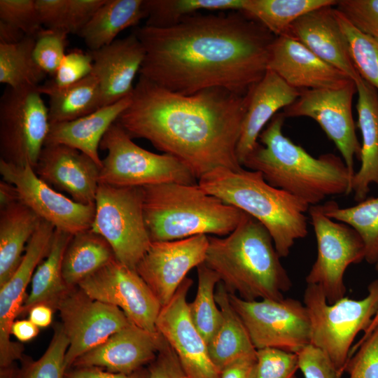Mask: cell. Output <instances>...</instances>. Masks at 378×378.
Wrapping results in <instances>:
<instances>
[{"label": "cell", "mask_w": 378, "mask_h": 378, "mask_svg": "<svg viewBox=\"0 0 378 378\" xmlns=\"http://www.w3.org/2000/svg\"><path fill=\"white\" fill-rule=\"evenodd\" d=\"M134 33L146 52L139 75L185 95L209 88L246 94L267 71L276 37L241 10L197 13Z\"/></svg>", "instance_id": "6da1fadb"}, {"label": "cell", "mask_w": 378, "mask_h": 378, "mask_svg": "<svg viewBox=\"0 0 378 378\" xmlns=\"http://www.w3.org/2000/svg\"><path fill=\"white\" fill-rule=\"evenodd\" d=\"M248 101L223 88L185 95L142 76L115 122L132 138L176 158L197 179L220 167L239 170L237 146Z\"/></svg>", "instance_id": "7a4b0ae2"}, {"label": "cell", "mask_w": 378, "mask_h": 378, "mask_svg": "<svg viewBox=\"0 0 378 378\" xmlns=\"http://www.w3.org/2000/svg\"><path fill=\"white\" fill-rule=\"evenodd\" d=\"M285 118L281 112L272 118L242 167L260 172L269 184L310 206L328 196L351 194L353 175L343 159L332 153L311 155L284 135Z\"/></svg>", "instance_id": "3957f363"}, {"label": "cell", "mask_w": 378, "mask_h": 378, "mask_svg": "<svg viewBox=\"0 0 378 378\" xmlns=\"http://www.w3.org/2000/svg\"><path fill=\"white\" fill-rule=\"evenodd\" d=\"M204 263L230 293L247 301L281 300L291 280L267 230L246 215L224 238L208 237Z\"/></svg>", "instance_id": "277c9868"}, {"label": "cell", "mask_w": 378, "mask_h": 378, "mask_svg": "<svg viewBox=\"0 0 378 378\" xmlns=\"http://www.w3.org/2000/svg\"><path fill=\"white\" fill-rule=\"evenodd\" d=\"M198 184L207 193L260 222L270 234L281 258L288 256L295 240L308 234L305 213L310 206L269 184L259 172L220 167L202 176Z\"/></svg>", "instance_id": "5b68a950"}, {"label": "cell", "mask_w": 378, "mask_h": 378, "mask_svg": "<svg viewBox=\"0 0 378 378\" xmlns=\"http://www.w3.org/2000/svg\"><path fill=\"white\" fill-rule=\"evenodd\" d=\"M143 191L144 217L151 241L208 234L227 236L247 215L198 183H162L144 187Z\"/></svg>", "instance_id": "8992f818"}, {"label": "cell", "mask_w": 378, "mask_h": 378, "mask_svg": "<svg viewBox=\"0 0 378 378\" xmlns=\"http://www.w3.org/2000/svg\"><path fill=\"white\" fill-rule=\"evenodd\" d=\"M361 300L344 296L328 304L321 288L307 284L303 303L311 321V344L320 349L342 377L357 335L368 329L378 310V279Z\"/></svg>", "instance_id": "52a82bcc"}, {"label": "cell", "mask_w": 378, "mask_h": 378, "mask_svg": "<svg viewBox=\"0 0 378 378\" xmlns=\"http://www.w3.org/2000/svg\"><path fill=\"white\" fill-rule=\"evenodd\" d=\"M99 148L107 152L102 160L99 183L128 188L197 183V178L179 160L140 147L116 122L104 134Z\"/></svg>", "instance_id": "ba28073f"}, {"label": "cell", "mask_w": 378, "mask_h": 378, "mask_svg": "<svg viewBox=\"0 0 378 378\" xmlns=\"http://www.w3.org/2000/svg\"><path fill=\"white\" fill-rule=\"evenodd\" d=\"M143 202V188L99 183L90 227L107 241L118 261L134 270L152 243Z\"/></svg>", "instance_id": "9c48e42d"}, {"label": "cell", "mask_w": 378, "mask_h": 378, "mask_svg": "<svg viewBox=\"0 0 378 378\" xmlns=\"http://www.w3.org/2000/svg\"><path fill=\"white\" fill-rule=\"evenodd\" d=\"M38 86L7 87L0 99L1 160L34 169L50 122Z\"/></svg>", "instance_id": "30bf717a"}, {"label": "cell", "mask_w": 378, "mask_h": 378, "mask_svg": "<svg viewBox=\"0 0 378 378\" xmlns=\"http://www.w3.org/2000/svg\"><path fill=\"white\" fill-rule=\"evenodd\" d=\"M229 298L257 350L274 348L298 353L311 343L310 318L299 300L247 301L230 293Z\"/></svg>", "instance_id": "8fae6325"}, {"label": "cell", "mask_w": 378, "mask_h": 378, "mask_svg": "<svg viewBox=\"0 0 378 378\" xmlns=\"http://www.w3.org/2000/svg\"><path fill=\"white\" fill-rule=\"evenodd\" d=\"M308 211L316 235L317 256L306 282L320 286L331 304L345 296V271L350 265L365 260V245L354 228L327 216L321 204L311 206Z\"/></svg>", "instance_id": "7c38bea8"}, {"label": "cell", "mask_w": 378, "mask_h": 378, "mask_svg": "<svg viewBox=\"0 0 378 378\" xmlns=\"http://www.w3.org/2000/svg\"><path fill=\"white\" fill-rule=\"evenodd\" d=\"M356 92L354 81L338 89L301 90L282 112L286 118L308 117L316 121L335 144L353 176L354 159H360L361 149L352 114Z\"/></svg>", "instance_id": "4fadbf2b"}, {"label": "cell", "mask_w": 378, "mask_h": 378, "mask_svg": "<svg viewBox=\"0 0 378 378\" xmlns=\"http://www.w3.org/2000/svg\"><path fill=\"white\" fill-rule=\"evenodd\" d=\"M57 309L69 340L66 370L81 355L132 323L121 309L92 299L78 286L69 290Z\"/></svg>", "instance_id": "5bb4252c"}, {"label": "cell", "mask_w": 378, "mask_h": 378, "mask_svg": "<svg viewBox=\"0 0 378 378\" xmlns=\"http://www.w3.org/2000/svg\"><path fill=\"white\" fill-rule=\"evenodd\" d=\"M78 287L92 299L121 309L135 326L158 332L156 321L162 304L136 270L115 259Z\"/></svg>", "instance_id": "9a60e30c"}, {"label": "cell", "mask_w": 378, "mask_h": 378, "mask_svg": "<svg viewBox=\"0 0 378 378\" xmlns=\"http://www.w3.org/2000/svg\"><path fill=\"white\" fill-rule=\"evenodd\" d=\"M2 180L14 186L19 200L42 220L72 235L90 229L94 216V204L75 202L55 190L29 166H17L0 159Z\"/></svg>", "instance_id": "2e32d148"}, {"label": "cell", "mask_w": 378, "mask_h": 378, "mask_svg": "<svg viewBox=\"0 0 378 378\" xmlns=\"http://www.w3.org/2000/svg\"><path fill=\"white\" fill-rule=\"evenodd\" d=\"M208 245L205 234L152 241L135 270L162 307L171 300L189 271L204 262Z\"/></svg>", "instance_id": "e0dca14e"}, {"label": "cell", "mask_w": 378, "mask_h": 378, "mask_svg": "<svg viewBox=\"0 0 378 378\" xmlns=\"http://www.w3.org/2000/svg\"><path fill=\"white\" fill-rule=\"evenodd\" d=\"M192 280L186 278L171 300L162 307L156 321L157 331L176 354L190 378H220L206 341L194 325L187 295Z\"/></svg>", "instance_id": "ac0fdd59"}, {"label": "cell", "mask_w": 378, "mask_h": 378, "mask_svg": "<svg viewBox=\"0 0 378 378\" xmlns=\"http://www.w3.org/2000/svg\"><path fill=\"white\" fill-rule=\"evenodd\" d=\"M55 230L52 224L41 220L27 245L19 266L10 279L0 286L1 368L12 365L22 357V347L10 340L11 326L20 314L25 290L35 270L49 251Z\"/></svg>", "instance_id": "d6986e66"}, {"label": "cell", "mask_w": 378, "mask_h": 378, "mask_svg": "<svg viewBox=\"0 0 378 378\" xmlns=\"http://www.w3.org/2000/svg\"><path fill=\"white\" fill-rule=\"evenodd\" d=\"M101 167L82 152L64 145H45L34 169L47 184L76 202L94 204Z\"/></svg>", "instance_id": "ffe728a7"}, {"label": "cell", "mask_w": 378, "mask_h": 378, "mask_svg": "<svg viewBox=\"0 0 378 378\" xmlns=\"http://www.w3.org/2000/svg\"><path fill=\"white\" fill-rule=\"evenodd\" d=\"M267 69L300 90L338 89L353 81L302 43L288 36L275 37L270 49Z\"/></svg>", "instance_id": "44dd1931"}, {"label": "cell", "mask_w": 378, "mask_h": 378, "mask_svg": "<svg viewBox=\"0 0 378 378\" xmlns=\"http://www.w3.org/2000/svg\"><path fill=\"white\" fill-rule=\"evenodd\" d=\"M165 341L158 332H150L131 323L81 355L72 367H97L130 374L153 362Z\"/></svg>", "instance_id": "7402d4cb"}, {"label": "cell", "mask_w": 378, "mask_h": 378, "mask_svg": "<svg viewBox=\"0 0 378 378\" xmlns=\"http://www.w3.org/2000/svg\"><path fill=\"white\" fill-rule=\"evenodd\" d=\"M88 52L93 60L92 74L100 87L102 107L131 96L134 78L139 73L146 55L134 33Z\"/></svg>", "instance_id": "603a6c76"}, {"label": "cell", "mask_w": 378, "mask_h": 378, "mask_svg": "<svg viewBox=\"0 0 378 378\" xmlns=\"http://www.w3.org/2000/svg\"><path fill=\"white\" fill-rule=\"evenodd\" d=\"M305 46L319 58L356 82L359 76L335 6L310 11L297 19L287 35Z\"/></svg>", "instance_id": "cb8c5ba5"}, {"label": "cell", "mask_w": 378, "mask_h": 378, "mask_svg": "<svg viewBox=\"0 0 378 378\" xmlns=\"http://www.w3.org/2000/svg\"><path fill=\"white\" fill-rule=\"evenodd\" d=\"M300 91L288 85L270 69L250 89L236 149L237 157L241 166L245 158L258 144V139L265 125L279 109H284L295 102Z\"/></svg>", "instance_id": "d4e9b609"}, {"label": "cell", "mask_w": 378, "mask_h": 378, "mask_svg": "<svg viewBox=\"0 0 378 378\" xmlns=\"http://www.w3.org/2000/svg\"><path fill=\"white\" fill-rule=\"evenodd\" d=\"M131 96L79 118L50 124L45 145L71 147L87 155L101 167L99 148L102 138L128 107Z\"/></svg>", "instance_id": "484cf974"}, {"label": "cell", "mask_w": 378, "mask_h": 378, "mask_svg": "<svg viewBox=\"0 0 378 378\" xmlns=\"http://www.w3.org/2000/svg\"><path fill=\"white\" fill-rule=\"evenodd\" d=\"M358 93L357 126L362 136L360 167L351 182L356 201L366 199L372 184L378 187V92L360 77L356 82Z\"/></svg>", "instance_id": "4316f807"}, {"label": "cell", "mask_w": 378, "mask_h": 378, "mask_svg": "<svg viewBox=\"0 0 378 378\" xmlns=\"http://www.w3.org/2000/svg\"><path fill=\"white\" fill-rule=\"evenodd\" d=\"M42 219L18 200L0 207V286L19 266L27 245Z\"/></svg>", "instance_id": "83f0119b"}, {"label": "cell", "mask_w": 378, "mask_h": 378, "mask_svg": "<svg viewBox=\"0 0 378 378\" xmlns=\"http://www.w3.org/2000/svg\"><path fill=\"white\" fill-rule=\"evenodd\" d=\"M215 296L221 311L222 321L207 346L213 363L221 372L240 358L255 356L257 349L230 302L227 290L220 281L216 286Z\"/></svg>", "instance_id": "f1b7e54d"}, {"label": "cell", "mask_w": 378, "mask_h": 378, "mask_svg": "<svg viewBox=\"0 0 378 378\" xmlns=\"http://www.w3.org/2000/svg\"><path fill=\"white\" fill-rule=\"evenodd\" d=\"M71 237L72 234L55 229L49 251L34 273L30 293L20 314L41 304L57 309L59 302L71 289L64 279L62 261Z\"/></svg>", "instance_id": "f546056e"}, {"label": "cell", "mask_w": 378, "mask_h": 378, "mask_svg": "<svg viewBox=\"0 0 378 378\" xmlns=\"http://www.w3.org/2000/svg\"><path fill=\"white\" fill-rule=\"evenodd\" d=\"M38 90L49 97L50 124L73 120L102 107L99 84L92 74L64 87L57 86L50 80L38 85Z\"/></svg>", "instance_id": "4dcf8cb0"}, {"label": "cell", "mask_w": 378, "mask_h": 378, "mask_svg": "<svg viewBox=\"0 0 378 378\" xmlns=\"http://www.w3.org/2000/svg\"><path fill=\"white\" fill-rule=\"evenodd\" d=\"M146 18L144 0H106L78 36L89 50L111 44L124 29Z\"/></svg>", "instance_id": "1f68e13d"}, {"label": "cell", "mask_w": 378, "mask_h": 378, "mask_svg": "<svg viewBox=\"0 0 378 378\" xmlns=\"http://www.w3.org/2000/svg\"><path fill=\"white\" fill-rule=\"evenodd\" d=\"M115 258L107 241L90 228L74 235L66 248L62 274L70 288L78 284Z\"/></svg>", "instance_id": "d6a6232c"}, {"label": "cell", "mask_w": 378, "mask_h": 378, "mask_svg": "<svg viewBox=\"0 0 378 378\" xmlns=\"http://www.w3.org/2000/svg\"><path fill=\"white\" fill-rule=\"evenodd\" d=\"M337 3V0H244L241 11L278 37L287 36L291 24L303 15Z\"/></svg>", "instance_id": "836d02e7"}, {"label": "cell", "mask_w": 378, "mask_h": 378, "mask_svg": "<svg viewBox=\"0 0 378 378\" xmlns=\"http://www.w3.org/2000/svg\"><path fill=\"white\" fill-rule=\"evenodd\" d=\"M36 36L15 43H0V83L9 88L38 86L46 74L37 65L33 51Z\"/></svg>", "instance_id": "e575fe53"}, {"label": "cell", "mask_w": 378, "mask_h": 378, "mask_svg": "<svg viewBox=\"0 0 378 378\" xmlns=\"http://www.w3.org/2000/svg\"><path fill=\"white\" fill-rule=\"evenodd\" d=\"M321 206L327 216L351 226L358 232L365 245V260L375 264L378 260V197L365 199L346 208H340L334 201Z\"/></svg>", "instance_id": "d590c367"}, {"label": "cell", "mask_w": 378, "mask_h": 378, "mask_svg": "<svg viewBox=\"0 0 378 378\" xmlns=\"http://www.w3.org/2000/svg\"><path fill=\"white\" fill-rule=\"evenodd\" d=\"M244 0H144L145 25L162 28L201 10H241Z\"/></svg>", "instance_id": "8d00e7d4"}, {"label": "cell", "mask_w": 378, "mask_h": 378, "mask_svg": "<svg viewBox=\"0 0 378 378\" xmlns=\"http://www.w3.org/2000/svg\"><path fill=\"white\" fill-rule=\"evenodd\" d=\"M197 293L193 301L188 303V309L194 325L208 344L222 321L221 311L215 296L220 279L204 262L197 267Z\"/></svg>", "instance_id": "74e56055"}, {"label": "cell", "mask_w": 378, "mask_h": 378, "mask_svg": "<svg viewBox=\"0 0 378 378\" xmlns=\"http://www.w3.org/2000/svg\"><path fill=\"white\" fill-rule=\"evenodd\" d=\"M335 10L359 76L378 92V41L361 32Z\"/></svg>", "instance_id": "f35d334b"}, {"label": "cell", "mask_w": 378, "mask_h": 378, "mask_svg": "<svg viewBox=\"0 0 378 378\" xmlns=\"http://www.w3.org/2000/svg\"><path fill=\"white\" fill-rule=\"evenodd\" d=\"M68 347L69 340L62 326H57L43 356L37 360L24 361L21 368L24 378H64Z\"/></svg>", "instance_id": "ab89813d"}, {"label": "cell", "mask_w": 378, "mask_h": 378, "mask_svg": "<svg viewBox=\"0 0 378 378\" xmlns=\"http://www.w3.org/2000/svg\"><path fill=\"white\" fill-rule=\"evenodd\" d=\"M67 35L63 30L48 29H41L36 35L34 59L47 75L54 76L65 56Z\"/></svg>", "instance_id": "60d3db41"}, {"label": "cell", "mask_w": 378, "mask_h": 378, "mask_svg": "<svg viewBox=\"0 0 378 378\" xmlns=\"http://www.w3.org/2000/svg\"><path fill=\"white\" fill-rule=\"evenodd\" d=\"M255 378H297L299 370L296 353L274 348L257 350Z\"/></svg>", "instance_id": "b9f144b4"}, {"label": "cell", "mask_w": 378, "mask_h": 378, "mask_svg": "<svg viewBox=\"0 0 378 378\" xmlns=\"http://www.w3.org/2000/svg\"><path fill=\"white\" fill-rule=\"evenodd\" d=\"M0 21L21 30L26 36H34L42 29L36 0H1Z\"/></svg>", "instance_id": "7bdbcfd3"}, {"label": "cell", "mask_w": 378, "mask_h": 378, "mask_svg": "<svg viewBox=\"0 0 378 378\" xmlns=\"http://www.w3.org/2000/svg\"><path fill=\"white\" fill-rule=\"evenodd\" d=\"M335 7L356 28L378 41V0H338Z\"/></svg>", "instance_id": "ee69618b"}, {"label": "cell", "mask_w": 378, "mask_h": 378, "mask_svg": "<svg viewBox=\"0 0 378 378\" xmlns=\"http://www.w3.org/2000/svg\"><path fill=\"white\" fill-rule=\"evenodd\" d=\"M344 372L349 378H378V326L349 357Z\"/></svg>", "instance_id": "f6af8a7d"}, {"label": "cell", "mask_w": 378, "mask_h": 378, "mask_svg": "<svg viewBox=\"0 0 378 378\" xmlns=\"http://www.w3.org/2000/svg\"><path fill=\"white\" fill-rule=\"evenodd\" d=\"M92 69L90 52L74 49L65 55L52 80L57 86H68L90 75Z\"/></svg>", "instance_id": "bcb514c9"}, {"label": "cell", "mask_w": 378, "mask_h": 378, "mask_svg": "<svg viewBox=\"0 0 378 378\" xmlns=\"http://www.w3.org/2000/svg\"><path fill=\"white\" fill-rule=\"evenodd\" d=\"M304 378H341L328 356L309 344L296 353Z\"/></svg>", "instance_id": "7dc6e473"}, {"label": "cell", "mask_w": 378, "mask_h": 378, "mask_svg": "<svg viewBox=\"0 0 378 378\" xmlns=\"http://www.w3.org/2000/svg\"><path fill=\"white\" fill-rule=\"evenodd\" d=\"M106 0H67L65 31L78 35Z\"/></svg>", "instance_id": "c3c4849f"}, {"label": "cell", "mask_w": 378, "mask_h": 378, "mask_svg": "<svg viewBox=\"0 0 378 378\" xmlns=\"http://www.w3.org/2000/svg\"><path fill=\"white\" fill-rule=\"evenodd\" d=\"M148 378H190L167 341L148 365Z\"/></svg>", "instance_id": "681fc988"}, {"label": "cell", "mask_w": 378, "mask_h": 378, "mask_svg": "<svg viewBox=\"0 0 378 378\" xmlns=\"http://www.w3.org/2000/svg\"><path fill=\"white\" fill-rule=\"evenodd\" d=\"M36 8L46 29L65 31L67 0H36Z\"/></svg>", "instance_id": "f907efd6"}, {"label": "cell", "mask_w": 378, "mask_h": 378, "mask_svg": "<svg viewBox=\"0 0 378 378\" xmlns=\"http://www.w3.org/2000/svg\"><path fill=\"white\" fill-rule=\"evenodd\" d=\"M64 378H148V368H142L130 374L109 372L97 367H71Z\"/></svg>", "instance_id": "816d5d0a"}, {"label": "cell", "mask_w": 378, "mask_h": 378, "mask_svg": "<svg viewBox=\"0 0 378 378\" xmlns=\"http://www.w3.org/2000/svg\"><path fill=\"white\" fill-rule=\"evenodd\" d=\"M257 355L240 358L225 367L220 378H255Z\"/></svg>", "instance_id": "f5cc1de1"}, {"label": "cell", "mask_w": 378, "mask_h": 378, "mask_svg": "<svg viewBox=\"0 0 378 378\" xmlns=\"http://www.w3.org/2000/svg\"><path fill=\"white\" fill-rule=\"evenodd\" d=\"M39 328L29 319L15 321L11 326L10 334L20 342H28L37 336Z\"/></svg>", "instance_id": "db71d44e"}, {"label": "cell", "mask_w": 378, "mask_h": 378, "mask_svg": "<svg viewBox=\"0 0 378 378\" xmlns=\"http://www.w3.org/2000/svg\"><path fill=\"white\" fill-rule=\"evenodd\" d=\"M27 313L28 318L38 328L48 327L52 323L53 309L46 304H36Z\"/></svg>", "instance_id": "11a10c76"}, {"label": "cell", "mask_w": 378, "mask_h": 378, "mask_svg": "<svg viewBox=\"0 0 378 378\" xmlns=\"http://www.w3.org/2000/svg\"><path fill=\"white\" fill-rule=\"evenodd\" d=\"M26 35L15 27L0 21V43H15Z\"/></svg>", "instance_id": "9f6ffc18"}, {"label": "cell", "mask_w": 378, "mask_h": 378, "mask_svg": "<svg viewBox=\"0 0 378 378\" xmlns=\"http://www.w3.org/2000/svg\"><path fill=\"white\" fill-rule=\"evenodd\" d=\"M19 200L17 191L13 185L1 180L0 181V207Z\"/></svg>", "instance_id": "6f0895ef"}, {"label": "cell", "mask_w": 378, "mask_h": 378, "mask_svg": "<svg viewBox=\"0 0 378 378\" xmlns=\"http://www.w3.org/2000/svg\"><path fill=\"white\" fill-rule=\"evenodd\" d=\"M376 266V270L378 272V260L375 263ZM378 326V310L374 316L372 323L368 328V329L363 332V335L361 337V338L356 343L355 345L352 346L350 354L352 355L359 347V346L368 337V336L371 334V332L375 329V328Z\"/></svg>", "instance_id": "680465c9"}, {"label": "cell", "mask_w": 378, "mask_h": 378, "mask_svg": "<svg viewBox=\"0 0 378 378\" xmlns=\"http://www.w3.org/2000/svg\"><path fill=\"white\" fill-rule=\"evenodd\" d=\"M0 378H24L21 369H18L14 363L0 370Z\"/></svg>", "instance_id": "91938a15"}]
</instances>
